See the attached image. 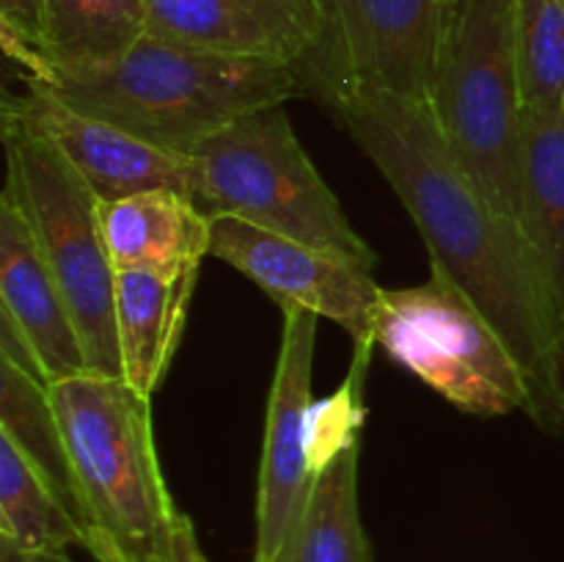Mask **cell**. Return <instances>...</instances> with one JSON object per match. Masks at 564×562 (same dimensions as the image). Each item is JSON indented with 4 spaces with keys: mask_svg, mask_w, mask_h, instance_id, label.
<instances>
[{
    "mask_svg": "<svg viewBox=\"0 0 564 562\" xmlns=\"http://www.w3.org/2000/svg\"><path fill=\"white\" fill-rule=\"evenodd\" d=\"M330 114L405 204L430 268L471 298L518 358L532 389L534 424L564 435V323L521 220L474 185L427 102L372 94Z\"/></svg>",
    "mask_w": 564,
    "mask_h": 562,
    "instance_id": "6da1fadb",
    "label": "cell"
},
{
    "mask_svg": "<svg viewBox=\"0 0 564 562\" xmlns=\"http://www.w3.org/2000/svg\"><path fill=\"white\" fill-rule=\"evenodd\" d=\"M25 83L185 158L240 116L303 94L292 66L213 53L154 33L105 66Z\"/></svg>",
    "mask_w": 564,
    "mask_h": 562,
    "instance_id": "7a4b0ae2",
    "label": "cell"
},
{
    "mask_svg": "<svg viewBox=\"0 0 564 562\" xmlns=\"http://www.w3.org/2000/svg\"><path fill=\"white\" fill-rule=\"evenodd\" d=\"M47 389L75 474L83 549L99 562H171L182 510L160 468L152 400L99 372Z\"/></svg>",
    "mask_w": 564,
    "mask_h": 562,
    "instance_id": "3957f363",
    "label": "cell"
},
{
    "mask_svg": "<svg viewBox=\"0 0 564 562\" xmlns=\"http://www.w3.org/2000/svg\"><path fill=\"white\" fill-rule=\"evenodd\" d=\"M516 9L518 0L446 6L430 108L482 196L521 220L527 110L516 55Z\"/></svg>",
    "mask_w": 564,
    "mask_h": 562,
    "instance_id": "277c9868",
    "label": "cell"
},
{
    "mask_svg": "<svg viewBox=\"0 0 564 562\" xmlns=\"http://www.w3.org/2000/svg\"><path fill=\"white\" fill-rule=\"evenodd\" d=\"M284 105L240 116L193 152L196 204L209 218H242L375 270L378 253L314 169Z\"/></svg>",
    "mask_w": 564,
    "mask_h": 562,
    "instance_id": "5b68a950",
    "label": "cell"
},
{
    "mask_svg": "<svg viewBox=\"0 0 564 562\" xmlns=\"http://www.w3.org/2000/svg\"><path fill=\"white\" fill-rule=\"evenodd\" d=\"M6 182L25 213L86 347L88 369L121 375L116 268L99 224V198L44 138L3 125Z\"/></svg>",
    "mask_w": 564,
    "mask_h": 562,
    "instance_id": "8992f818",
    "label": "cell"
},
{
    "mask_svg": "<svg viewBox=\"0 0 564 562\" xmlns=\"http://www.w3.org/2000/svg\"><path fill=\"white\" fill-rule=\"evenodd\" d=\"M372 339L444 400L474 417L532 411L521 364L488 317L441 270L380 292Z\"/></svg>",
    "mask_w": 564,
    "mask_h": 562,
    "instance_id": "52a82bcc",
    "label": "cell"
},
{
    "mask_svg": "<svg viewBox=\"0 0 564 562\" xmlns=\"http://www.w3.org/2000/svg\"><path fill=\"white\" fill-rule=\"evenodd\" d=\"M444 17L441 0H323L317 44L292 69L330 110L372 94L430 105Z\"/></svg>",
    "mask_w": 564,
    "mask_h": 562,
    "instance_id": "ba28073f",
    "label": "cell"
},
{
    "mask_svg": "<svg viewBox=\"0 0 564 562\" xmlns=\"http://www.w3.org/2000/svg\"><path fill=\"white\" fill-rule=\"evenodd\" d=\"M209 257L224 259L268 292L281 309H303L334 320L356 342H375L372 325L383 287L372 270L295 237L218 215L209 231Z\"/></svg>",
    "mask_w": 564,
    "mask_h": 562,
    "instance_id": "9c48e42d",
    "label": "cell"
},
{
    "mask_svg": "<svg viewBox=\"0 0 564 562\" xmlns=\"http://www.w3.org/2000/svg\"><path fill=\"white\" fill-rule=\"evenodd\" d=\"M317 314L284 309L279 361L264 422L257 490V551L253 562H281L308 507L314 477L308 461V408H312Z\"/></svg>",
    "mask_w": 564,
    "mask_h": 562,
    "instance_id": "30bf717a",
    "label": "cell"
},
{
    "mask_svg": "<svg viewBox=\"0 0 564 562\" xmlns=\"http://www.w3.org/2000/svg\"><path fill=\"white\" fill-rule=\"evenodd\" d=\"M3 125L22 127L44 138L97 193L99 202L158 187H171L196 198V160L141 141L110 121L72 108L39 86L25 83L22 94H6Z\"/></svg>",
    "mask_w": 564,
    "mask_h": 562,
    "instance_id": "8fae6325",
    "label": "cell"
},
{
    "mask_svg": "<svg viewBox=\"0 0 564 562\" xmlns=\"http://www.w3.org/2000/svg\"><path fill=\"white\" fill-rule=\"evenodd\" d=\"M149 33L295 66L323 31V0H143Z\"/></svg>",
    "mask_w": 564,
    "mask_h": 562,
    "instance_id": "7c38bea8",
    "label": "cell"
},
{
    "mask_svg": "<svg viewBox=\"0 0 564 562\" xmlns=\"http://www.w3.org/2000/svg\"><path fill=\"white\" fill-rule=\"evenodd\" d=\"M0 320L20 334L47 386L91 372L69 303L6 185L0 193Z\"/></svg>",
    "mask_w": 564,
    "mask_h": 562,
    "instance_id": "4fadbf2b",
    "label": "cell"
},
{
    "mask_svg": "<svg viewBox=\"0 0 564 562\" xmlns=\"http://www.w3.org/2000/svg\"><path fill=\"white\" fill-rule=\"evenodd\" d=\"M99 224L116 270L180 273L209 257L213 218L171 187L99 202Z\"/></svg>",
    "mask_w": 564,
    "mask_h": 562,
    "instance_id": "5bb4252c",
    "label": "cell"
},
{
    "mask_svg": "<svg viewBox=\"0 0 564 562\" xmlns=\"http://www.w3.org/2000/svg\"><path fill=\"white\" fill-rule=\"evenodd\" d=\"M198 270H116V328H119L121 375L152 400L180 347L187 306Z\"/></svg>",
    "mask_w": 564,
    "mask_h": 562,
    "instance_id": "9a60e30c",
    "label": "cell"
},
{
    "mask_svg": "<svg viewBox=\"0 0 564 562\" xmlns=\"http://www.w3.org/2000/svg\"><path fill=\"white\" fill-rule=\"evenodd\" d=\"M72 545L83 532L69 507L0 433V562H69Z\"/></svg>",
    "mask_w": 564,
    "mask_h": 562,
    "instance_id": "2e32d148",
    "label": "cell"
},
{
    "mask_svg": "<svg viewBox=\"0 0 564 562\" xmlns=\"http://www.w3.org/2000/svg\"><path fill=\"white\" fill-rule=\"evenodd\" d=\"M39 25L47 64L42 80L110 64L149 33L143 0H39Z\"/></svg>",
    "mask_w": 564,
    "mask_h": 562,
    "instance_id": "e0dca14e",
    "label": "cell"
},
{
    "mask_svg": "<svg viewBox=\"0 0 564 562\" xmlns=\"http://www.w3.org/2000/svg\"><path fill=\"white\" fill-rule=\"evenodd\" d=\"M521 226L564 323V114H523Z\"/></svg>",
    "mask_w": 564,
    "mask_h": 562,
    "instance_id": "ac0fdd59",
    "label": "cell"
},
{
    "mask_svg": "<svg viewBox=\"0 0 564 562\" xmlns=\"http://www.w3.org/2000/svg\"><path fill=\"white\" fill-rule=\"evenodd\" d=\"M0 433L14 441L77 521L75 474L47 383L9 356H0Z\"/></svg>",
    "mask_w": 564,
    "mask_h": 562,
    "instance_id": "d6986e66",
    "label": "cell"
},
{
    "mask_svg": "<svg viewBox=\"0 0 564 562\" xmlns=\"http://www.w3.org/2000/svg\"><path fill=\"white\" fill-rule=\"evenodd\" d=\"M281 562H375L358 507V444L317 477Z\"/></svg>",
    "mask_w": 564,
    "mask_h": 562,
    "instance_id": "ffe728a7",
    "label": "cell"
},
{
    "mask_svg": "<svg viewBox=\"0 0 564 562\" xmlns=\"http://www.w3.org/2000/svg\"><path fill=\"white\" fill-rule=\"evenodd\" d=\"M516 55L523 110L564 114L562 0H518Z\"/></svg>",
    "mask_w": 564,
    "mask_h": 562,
    "instance_id": "44dd1931",
    "label": "cell"
},
{
    "mask_svg": "<svg viewBox=\"0 0 564 562\" xmlns=\"http://www.w3.org/2000/svg\"><path fill=\"white\" fill-rule=\"evenodd\" d=\"M0 42L6 55L20 66L22 80H42L47 64L42 58L39 0H0Z\"/></svg>",
    "mask_w": 564,
    "mask_h": 562,
    "instance_id": "7402d4cb",
    "label": "cell"
},
{
    "mask_svg": "<svg viewBox=\"0 0 564 562\" xmlns=\"http://www.w3.org/2000/svg\"><path fill=\"white\" fill-rule=\"evenodd\" d=\"M171 562H209L198 543L196 527L185 512H180L174 527V545H171Z\"/></svg>",
    "mask_w": 564,
    "mask_h": 562,
    "instance_id": "603a6c76",
    "label": "cell"
},
{
    "mask_svg": "<svg viewBox=\"0 0 564 562\" xmlns=\"http://www.w3.org/2000/svg\"><path fill=\"white\" fill-rule=\"evenodd\" d=\"M441 3H444V6H452V3H457V0H441Z\"/></svg>",
    "mask_w": 564,
    "mask_h": 562,
    "instance_id": "cb8c5ba5",
    "label": "cell"
},
{
    "mask_svg": "<svg viewBox=\"0 0 564 562\" xmlns=\"http://www.w3.org/2000/svg\"><path fill=\"white\" fill-rule=\"evenodd\" d=\"M562 3H564V0H562Z\"/></svg>",
    "mask_w": 564,
    "mask_h": 562,
    "instance_id": "d4e9b609",
    "label": "cell"
}]
</instances>
